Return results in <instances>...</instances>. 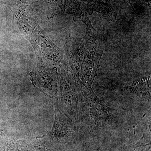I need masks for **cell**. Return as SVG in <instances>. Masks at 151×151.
<instances>
[{"label":"cell","instance_id":"1","mask_svg":"<svg viewBox=\"0 0 151 151\" xmlns=\"http://www.w3.org/2000/svg\"><path fill=\"white\" fill-rule=\"evenodd\" d=\"M80 91L78 117L85 129L100 131L113 126L116 122V111L108 107L100 100L93 89L85 86Z\"/></svg>","mask_w":151,"mask_h":151},{"label":"cell","instance_id":"2","mask_svg":"<svg viewBox=\"0 0 151 151\" xmlns=\"http://www.w3.org/2000/svg\"><path fill=\"white\" fill-rule=\"evenodd\" d=\"M151 149V134L143 133L142 137L132 145L129 151H149Z\"/></svg>","mask_w":151,"mask_h":151},{"label":"cell","instance_id":"3","mask_svg":"<svg viewBox=\"0 0 151 151\" xmlns=\"http://www.w3.org/2000/svg\"></svg>","mask_w":151,"mask_h":151}]
</instances>
